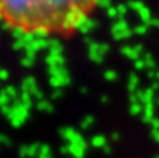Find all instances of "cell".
Listing matches in <instances>:
<instances>
[{"label":"cell","instance_id":"6da1fadb","mask_svg":"<svg viewBox=\"0 0 159 158\" xmlns=\"http://www.w3.org/2000/svg\"><path fill=\"white\" fill-rule=\"evenodd\" d=\"M101 0H0V20L24 34L70 36Z\"/></svg>","mask_w":159,"mask_h":158}]
</instances>
